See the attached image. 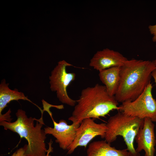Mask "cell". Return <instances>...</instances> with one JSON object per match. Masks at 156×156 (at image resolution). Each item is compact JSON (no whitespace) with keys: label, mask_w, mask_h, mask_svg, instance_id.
<instances>
[{"label":"cell","mask_w":156,"mask_h":156,"mask_svg":"<svg viewBox=\"0 0 156 156\" xmlns=\"http://www.w3.org/2000/svg\"><path fill=\"white\" fill-rule=\"evenodd\" d=\"M11 112V111L10 109H9L8 111L5 114H2L0 116V122L5 120L8 122V119H10V113Z\"/></svg>","instance_id":"obj_16"},{"label":"cell","mask_w":156,"mask_h":156,"mask_svg":"<svg viewBox=\"0 0 156 156\" xmlns=\"http://www.w3.org/2000/svg\"><path fill=\"white\" fill-rule=\"evenodd\" d=\"M148 28L151 34L153 35L152 38L153 41L156 42V24L154 25H150Z\"/></svg>","instance_id":"obj_15"},{"label":"cell","mask_w":156,"mask_h":156,"mask_svg":"<svg viewBox=\"0 0 156 156\" xmlns=\"http://www.w3.org/2000/svg\"><path fill=\"white\" fill-rule=\"evenodd\" d=\"M9 85L4 79L2 80L0 84V116L2 114V112L7 104L12 101L23 100L33 103L23 92H19L16 89H10Z\"/></svg>","instance_id":"obj_13"},{"label":"cell","mask_w":156,"mask_h":156,"mask_svg":"<svg viewBox=\"0 0 156 156\" xmlns=\"http://www.w3.org/2000/svg\"><path fill=\"white\" fill-rule=\"evenodd\" d=\"M71 66L73 65L64 60L58 62L51 72L49 82L51 90L56 92L59 101L73 107L76 105V100L69 96L67 90V87L75 79V73H68L66 71V67Z\"/></svg>","instance_id":"obj_6"},{"label":"cell","mask_w":156,"mask_h":156,"mask_svg":"<svg viewBox=\"0 0 156 156\" xmlns=\"http://www.w3.org/2000/svg\"><path fill=\"white\" fill-rule=\"evenodd\" d=\"M87 156H130L127 149H117L105 140L90 143L87 150Z\"/></svg>","instance_id":"obj_11"},{"label":"cell","mask_w":156,"mask_h":156,"mask_svg":"<svg viewBox=\"0 0 156 156\" xmlns=\"http://www.w3.org/2000/svg\"><path fill=\"white\" fill-rule=\"evenodd\" d=\"M156 69L153 61L132 59L120 67V79L114 96L122 103L136 99L151 83L152 73Z\"/></svg>","instance_id":"obj_1"},{"label":"cell","mask_w":156,"mask_h":156,"mask_svg":"<svg viewBox=\"0 0 156 156\" xmlns=\"http://www.w3.org/2000/svg\"><path fill=\"white\" fill-rule=\"evenodd\" d=\"M155 136H156V135H155Z\"/></svg>","instance_id":"obj_19"},{"label":"cell","mask_w":156,"mask_h":156,"mask_svg":"<svg viewBox=\"0 0 156 156\" xmlns=\"http://www.w3.org/2000/svg\"><path fill=\"white\" fill-rule=\"evenodd\" d=\"M42 112L39 119L31 117H28L25 112L19 109L16 113L17 119L13 122L3 120L0 125L5 130H10L18 134L21 138H24L28 144L25 152V156H46L48 149L45 140L46 134L42 129L44 122Z\"/></svg>","instance_id":"obj_3"},{"label":"cell","mask_w":156,"mask_h":156,"mask_svg":"<svg viewBox=\"0 0 156 156\" xmlns=\"http://www.w3.org/2000/svg\"><path fill=\"white\" fill-rule=\"evenodd\" d=\"M128 59L119 52L108 48L97 51L90 60L89 65L99 71L121 66Z\"/></svg>","instance_id":"obj_10"},{"label":"cell","mask_w":156,"mask_h":156,"mask_svg":"<svg viewBox=\"0 0 156 156\" xmlns=\"http://www.w3.org/2000/svg\"><path fill=\"white\" fill-rule=\"evenodd\" d=\"M152 76L153 78L156 86V69L154 70L152 73Z\"/></svg>","instance_id":"obj_17"},{"label":"cell","mask_w":156,"mask_h":156,"mask_svg":"<svg viewBox=\"0 0 156 156\" xmlns=\"http://www.w3.org/2000/svg\"><path fill=\"white\" fill-rule=\"evenodd\" d=\"M120 67H113L99 71L100 81L104 85L107 92L112 96H115L118 88Z\"/></svg>","instance_id":"obj_12"},{"label":"cell","mask_w":156,"mask_h":156,"mask_svg":"<svg viewBox=\"0 0 156 156\" xmlns=\"http://www.w3.org/2000/svg\"><path fill=\"white\" fill-rule=\"evenodd\" d=\"M52 143L53 141L51 139L50 142L48 143L49 148L46 156H51L50 153L52 152L53 151V148L52 146ZM27 146V144H26L23 147L19 148L11 156H25V152Z\"/></svg>","instance_id":"obj_14"},{"label":"cell","mask_w":156,"mask_h":156,"mask_svg":"<svg viewBox=\"0 0 156 156\" xmlns=\"http://www.w3.org/2000/svg\"><path fill=\"white\" fill-rule=\"evenodd\" d=\"M154 128L155 125L151 119H144L143 126L139 129L135 138L137 144L135 149L137 152L143 150L145 156H154L156 144Z\"/></svg>","instance_id":"obj_9"},{"label":"cell","mask_w":156,"mask_h":156,"mask_svg":"<svg viewBox=\"0 0 156 156\" xmlns=\"http://www.w3.org/2000/svg\"><path fill=\"white\" fill-rule=\"evenodd\" d=\"M106 123H97L94 119L88 118L83 120L77 129L75 140L68 149L67 154L73 153L79 146L86 148L95 137L104 138L107 130Z\"/></svg>","instance_id":"obj_7"},{"label":"cell","mask_w":156,"mask_h":156,"mask_svg":"<svg viewBox=\"0 0 156 156\" xmlns=\"http://www.w3.org/2000/svg\"><path fill=\"white\" fill-rule=\"evenodd\" d=\"M53 127H47L44 128L46 134L52 135L55 138L56 142L58 144L60 148L67 150L74 141L77 129L80 124L72 122L68 125L64 120H60L57 122L53 117L51 118Z\"/></svg>","instance_id":"obj_8"},{"label":"cell","mask_w":156,"mask_h":156,"mask_svg":"<svg viewBox=\"0 0 156 156\" xmlns=\"http://www.w3.org/2000/svg\"><path fill=\"white\" fill-rule=\"evenodd\" d=\"M152 84L150 83L135 100L122 103L119 106L118 111L140 119L148 118L153 122H156V100L152 96Z\"/></svg>","instance_id":"obj_5"},{"label":"cell","mask_w":156,"mask_h":156,"mask_svg":"<svg viewBox=\"0 0 156 156\" xmlns=\"http://www.w3.org/2000/svg\"><path fill=\"white\" fill-rule=\"evenodd\" d=\"M144 119L126 115L119 112L111 116L107 123L104 138L110 144L115 141L118 136L122 137L130 156H140L137 152L134 141L139 129L143 126Z\"/></svg>","instance_id":"obj_4"},{"label":"cell","mask_w":156,"mask_h":156,"mask_svg":"<svg viewBox=\"0 0 156 156\" xmlns=\"http://www.w3.org/2000/svg\"><path fill=\"white\" fill-rule=\"evenodd\" d=\"M76 102L72 115L68 119L77 124H80L86 118L105 117L110 111L119 109L114 96L109 95L105 87L99 84L83 89Z\"/></svg>","instance_id":"obj_2"},{"label":"cell","mask_w":156,"mask_h":156,"mask_svg":"<svg viewBox=\"0 0 156 156\" xmlns=\"http://www.w3.org/2000/svg\"><path fill=\"white\" fill-rule=\"evenodd\" d=\"M153 61L154 64V65L155 66L156 69V59Z\"/></svg>","instance_id":"obj_18"}]
</instances>
